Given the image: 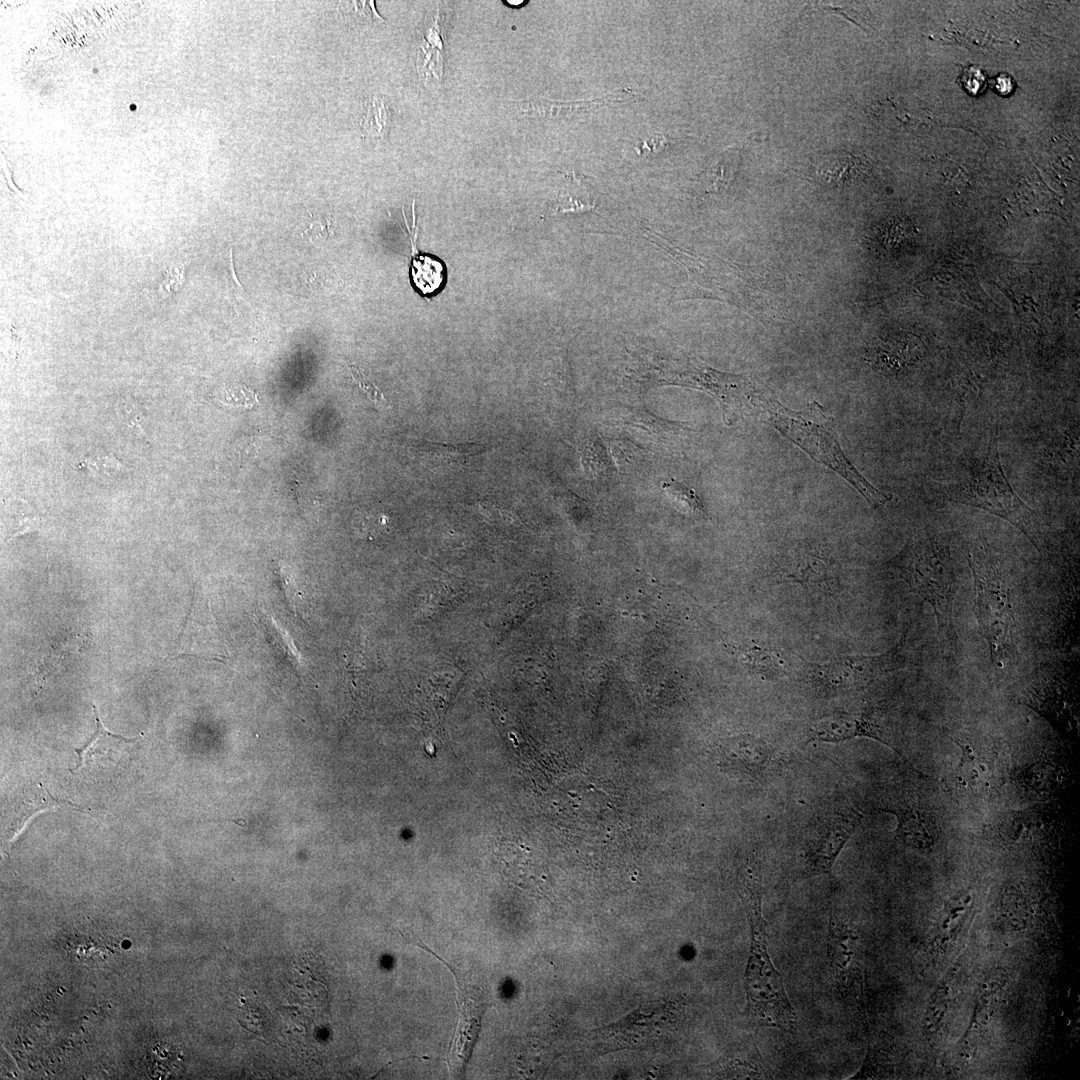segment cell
<instances>
[{
	"label": "cell",
	"instance_id": "6da1fadb",
	"mask_svg": "<svg viewBox=\"0 0 1080 1080\" xmlns=\"http://www.w3.org/2000/svg\"><path fill=\"white\" fill-rule=\"evenodd\" d=\"M742 896L747 907L751 927V945L745 971V989L748 1009L760 1024L780 1028H793L796 1014L775 969L768 950L766 923L762 914V885L759 861L752 854L742 870Z\"/></svg>",
	"mask_w": 1080,
	"mask_h": 1080
},
{
	"label": "cell",
	"instance_id": "7a4b0ae2",
	"mask_svg": "<svg viewBox=\"0 0 1080 1080\" xmlns=\"http://www.w3.org/2000/svg\"><path fill=\"white\" fill-rule=\"evenodd\" d=\"M772 425L810 457L826 465L850 483L873 507L886 504L891 496L874 487L846 458L833 421L823 407L812 402L801 411L785 408L772 396L765 408Z\"/></svg>",
	"mask_w": 1080,
	"mask_h": 1080
},
{
	"label": "cell",
	"instance_id": "3957f363",
	"mask_svg": "<svg viewBox=\"0 0 1080 1080\" xmlns=\"http://www.w3.org/2000/svg\"><path fill=\"white\" fill-rule=\"evenodd\" d=\"M889 567L933 608L939 631L955 641L956 576L948 547L928 533L909 540Z\"/></svg>",
	"mask_w": 1080,
	"mask_h": 1080
},
{
	"label": "cell",
	"instance_id": "277c9868",
	"mask_svg": "<svg viewBox=\"0 0 1080 1080\" xmlns=\"http://www.w3.org/2000/svg\"><path fill=\"white\" fill-rule=\"evenodd\" d=\"M974 580V613L994 666L1003 667L1018 642L1016 609L1008 574L981 548L968 554Z\"/></svg>",
	"mask_w": 1080,
	"mask_h": 1080
},
{
	"label": "cell",
	"instance_id": "5b68a950",
	"mask_svg": "<svg viewBox=\"0 0 1080 1080\" xmlns=\"http://www.w3.org/2000/svg\"><path fill=\"white\" fill-rule=\"evenodd\" d=\"M949 500L973 506L1018 528L1041 553L1045 548L1041 520L1014 491L1005 476L994 436L971 474L949 491Z\"/></svg>",
	"mask_w": 1080,
	"mask_h": 1080
},
{
	"label": "cell",
	"instance_id": "8992f818",
	"mask_svg": "<svg viewBox=\"0 0 1080 1080\" xmlns=\"http://www.w3.org/2000/svg\"><path fill=\"white\" fill-rule=\"evenodd\" d=\"M1075 662L1055 661L1036 668L1020 691L1019 703L1031 708L1062 734L1079 731L1078 671Z\"/></svg>",
	"mask_w": 1080,
	"mask_h": 1080
},
{
	"label": "cell",
	"instance_id": "52a82bcc",
	"mask_svg": "<svg viewBox=\"0 0 1080 1080\" xmlns=\"http://www.w3.org/2000/svg\"><path fill=\"white\" fill-rule=\"evenodd\" d=\"M904 640L905 635L892 649L881 654L846 655L813 665L809 671L810 682L831 694L860 691L881 676L903 666Z\"/></svg>",
	"mask_w": 1080,
	"mask_h": 1080
},
{
	"label": "cell",
	"instance_id": "ba28073f",
	"mask_svg": "<svg viewBox=\"0 0 1080 1080\" xmlns=\"http://www.w3.org/2000/svg\"><path fill=\"white\" fill-rule=\"evenodd\" d=\"M93 710L95 731L84 744L75 748L78 763L70 772H80L91 779L108 778L117 775L125 767L140 737L126 738L107 731L100 721L95 705Z\"/></svg>",
	"mask_w": 1080,
	"mask_h": 1080
},
{
	"label": "cell",
	"instance_id": "9c48e42d",
	"mask_svg": "<svg viewBox=\"0 0 1080 1080\" xmlns=\"http://www.w3.org/2000/svg\"><path fill=\"white\" fill-rule=\"evenodd\" d=\"M446 965L453 971L458 985L459 1021L449 1055L451 1072L458 1077L463 1075L476 1044L486 1003L478 987L468 983L450 964Z\"/></svg>",
	"mask_w": 1080,
	"mask_h": 1080
},
{
	"label": "cell",
	"instance_id": "30bf717a",
	"mask_svg": "<svg viewBox=\"0 0 1080 1080\" xmlns=\"http://www.w3.org/2000/svg\"><path fill=\"white\" fill-rule=\"evenodd\" d=\"M870 738L891 748L909 766V760L892 743L884 726L866 712H841L819 718L809 729V741L839 743L854 738Z\"/></svg>",
	"mask_w": 1080,
	"mask_h": 1080
},
{
	"label": "cell",
	"instance_id": "8fae6325",
	"mask_svg": "<svg viewBox=\"0 0 1080 1080\" xmlns=\"http://www.w3.org/2000/svg\"><path fill=\"white\" fill-rule=\"evenodd\" d=\"M960 755L952 773L954 788L967 797L981 798L993 787L995 758L985 744L968 736L953 738Z\"/></svg>",
	"mask_w": 1080,
	"mask_h": 1080
},
{
	"label": "cell",
	"instance_id": "7c38bea8",
	"mask_svg": "<svg viewBox=\"0 0 1080 1080\" xmlns=\"http://www.w3.org/2000/svg\"><path fill=\"white\" fill-rule=\"evenodd\" d=\"M879 810L896 818L894 836L908 848L928 853L939 843L942 826L931 809L916 803L901 802L880 807Z\"/></svg>",
	"mask_w": 1080,
	"mask_h": 1080
},
{
	"label": "cell",
	"instance_id": "4fadbf2b",
	"mask_svg": "<svg viewBox=\"0 0 1080 1080\" xmlns=\"http://www.w3.org/2000/svg\"><path fill=\"white\" fill-rule=\"evenodd\" d=\"M864 816L855 809L836 813L821 826L807 853L810 871L830 873L836 858L861 824Z\"/></svg>",
	"mask_w": 1080,
	"mask_h": 1080
},
{
	"label": "cell",
	"instance_id": "5bb4252c",
	"mask_svg": "<svg viewBox=\"0 0 1080 1080\" xmlns=\"http://www.w3.org/2000/svg\"><path fill=\"white\" fill-rule=\"evenodd\" d=\"M778 582L797 583L810 590L832 592L837 583L833 562L808 549L784 556L776 565Z\"/></svg>",
	"mask_w": 1080,
	"mask_h": 1080
},
{
	"label": "cell",
	"instance_id": "9a60e30c",
	"mask_svg": "<svg viewBox=\"0 0 1080 1080\" xmlns=\"http://www.w3.org/2000/svg\"><path fill=\"white\" fill-rule=\"evenodd\" d=\"M404 215V214H403ZM413 224L410 228L405 218V224L411 242V258L409 263V279L414 290L425 298L435 296L446 283V267L438 257L420 252L417 248L418 224L415 214V201L412 204Z\"/></svg>",
	"mask_w": 1080,
	"mask_h": 1080
},
{
	"label": "cell",
	"instance_id": "2e32d148",
	"mask_svg": "<svg viewBox=\"0 0 1080 1080\" xmlns=\"http://www.w3.org/2000/svg\"><path fill=\"white\" fill-rule=\"evenodd\" d=\"M638 94L631 88L617 89L602 97L578 101H555L546 98L528 99L518 103L520 110L531 117L562 118L585 112L593 107L635 101Z\"/></svg>",
	"mask_w": 1080,
	"mask_h": 1080
},
{
	"label": "cell",
	"instance_id": "e0dca14e",
	"mask_svg": "<svg viewBox=\"0 0 1080 1080\" xmlns=\"http://www.w3.org/2000/svg\"><path fill=\"white\" fill-rule=\"evenodd\" d=\"M726 750L732 764L752 778L762 775L775 753L770 742L753 734L732 738L726 744Z\"/></svg>",
	"mask_w": 1080,
	"mask_h": 1080
},
{
	"label": "cell",
	"instance_id": "ac0fdd59",
	"mask_svg": "<svg viewBox=\"0 0 1080 1080\" xmlns=\"http://www.w3.org/2000/svg\"><path fill=\"white\" fill-rule=\"evenodd\" d=\"M1078 579L1071 573L1065 583L1060 601L1057 605L1055 617L1054 639L1055 644L1061 650L1067 651L1074 646L1078 639L1077 632V605H1078Z\"/></svg>",
	"mask_w": 1080,
	"mask_h": 1080
},
{
	"label": "cell",
	"instance_id": "d6986e66",
	"mask_svg": "<svg viewBox=\"0 0 1080 1080\" xmlns=\"http://www.w3.org/2000/svg\"><path fill=\"white\" fill-rule=\"evenodd\" d=\"M864 170V163L859 158L845 152L825 154L812 163L813 176L825 185L849 183Z\"/></svg>",
	"mask_w": 1080,
	"mask_h": 1080
},
{
	"label": "cell",
	"instance_id": "ffe728a7",
	"mask_svg": "<svg viewBox=\"0 0 1080 1080\" xmlns=\"http://www.w3.org/2000/svg\"><path fill=\"white\" fill-rule=\"evenodd\" d=\"M738 661L764 679H777L786 673L784 660L775 651L756 644L737 646Z\"/></svg>",
	"mask_w": 1080,
	"mask_h": 1080
},
{
	"label": "cell",
	"instance_id": "44dd1931",
	"mask_svg": "<svg viewBox=\"0 0 1080 1080\" xmlns=\"http://www.w3.org/2000/svg\"><path fill=\"white\" fill-rule=\"evenodd\" d=\"M740 163L739 150L729 148L721 152L701 177V184L706 193L725 191L734 181Z\"/></svg>",
	"mask_w": 1080,
	"mask_h": 1080
},
{
	"label": "cell",
	"instance_id": "7402d4cb",
	"mask_svg": "<svg viewBox=\"0 0 1080 1080\" xmlns=\"http://www.w3.org/2000/svg\"><path fill=\"white\" fill-rule=\"evenodd\" d=\"M67 806L77 808V806L72 803L56 799L45 788L41 787L40 791L37 794H32V798H30V795L28 794V796L23 800V802L15 808L14 812L16 814L11 820V823L9 825L11 827L8 833H13L12 836H16L17 833L21 830V828L25 825L26 821L37 811L46 808H59Z\"/></svg>",
	"mask_w": 1080,
	"mask_h": 1080
},
{
	"label": "cell",
	"instance_id": "603a6c76",
	"mask_svg": "<svg viewBox=\"0 0 1080 1080\" xmlns=\"http://www.w3.org/2000/svg\"><path fill=\"white\" fill-rule=\"evenodd\" d=\"M661 489L665 492L672 505L680 512L690 516H704L703 504L690 487L674 479L664 480Z\"/></svg>",
	"mask_w": 1080,
	"mask_h": 1080
},
{
	"label": "cell",
	"instance_id": "cb8c5ba5",
	"mask_svg": "<svg viewBox=\"0 0 1080 1080\" xmlns=\"http://www.w3.org/2000/svg\"><path fill=\"white\" fill-rule=\"evenodd\" d=\"M391 115L388 105L381 97L368 99L366 112L361 120L364 131L375 138L384 137L390 127Z\"/></svg>",
	"mask_w": 1080,
	"mask_h": 1080
},
{
	"label": "cell",
	"instance_id": "d4e9b609",
	"mask_svg": "<svg viewBox=\"0 0 1080 1080\" xmlns=\"http://www.w3.org/2000/svg\"><path fill=\"white\" fill-rule=\"evenodd\" d=\"M424 453L429 454L428 457L434 459H441L442 462L447 461L451 464H463L467 459L473 455L480 453L482 446L478 445H443L434 443H422L420 446H416Z\"/></svg>",
	"mask_w": 1080,
	"mask_h": 1080
},
{
	"label": "cell",
	"instance_id": "484cf974",
	"mask_svg": "<svg viewBox=\"0 0 1080 1080\" xmlns=\"http://www.w3.org/2000/svg\"><path fill=\"white\" fill-rule=\"evenodd\" d=\"M595 202L591 191L580 180H571L561 194L558 212L586 211L594 208Z\"/></svg>",
	"mask_w": 1080,
	"mask_h": 1080
},
{
	"label": "cell",
	"instance_id": "4316f807",
	"mask_svg": "<svg viewBox=\"0 0 1080 1080\" xmlns=\"http://www.w3.org/2000/svg\"><path fill=\"white\" fill-rule=\"evenodd\" d=\"M417 70L425 83L440 81L442 77V57L438 50L421 45L417 55Z\"/></svg>",
	"mask_w": 1080,
	"mask_h": 1080
},
{
	"label": "cell",
	"instance_id": "83f0119b",
	"mask_svg": "<svg viewBox=\"0 0 1080 1080\" xmlns=\"http://www.w3.org/2000/svg\"><path fill=\"white\" fill-rule=\"evenodd\" d=\"M78 467L85 468L93 476L107 477L130 470L112 453L102 456L87 457L78 465Z\"/></svg>",
	"mask_w": 1080,
	"mask_h": 1080
},
{
	"label": "cell",
	"instance_id": "f1b7e54d",
	"mask_svg": "<svg viewBox=\"0 0 1080 1080\" xmlns=\"http://www.w3.org/2000/svg\"><path fill=\"white\" fill-rule=\"evenodd\" d=\"M347 367L355 383L378 409L387 410L390 408L381 390L358 367L355 365H348Z\"/></svg>",
	"mask_w": 1080,
	"mask_h": 1080
},
{
	"label": "cell",
	"instance_id": "f546056e",
	"mask_svg": "<svg viewBox=\"0 0 1080 1080\" xmlns=\"http://www.w3.org/2000/svg\"><path fill=\"white\" fill-rule=\"evenodd\" d=\"M117 414L121 421L131 428L139 436L146 437L142 428V412L138 405L131 399L121 398L117 403Z\"/></svg>",
	"mask_w": 1080,
	"mask_h": 1080
},
{
	"label": "cell",
	"instance_id": "4dcf8cb0",
	"mask_svg": "<svg viewBox=\"0 0 1080 1080\" xmlns=\"http://www.w3.org/2000/svg\"><path fill=\"white\" fill-rule=\"evenodd\" d=\"M343 4H345V14L352 22L368 23L369 21L374 20V17L383 20L374 8V1H353L344 2Z\"/></svg>",
	"mask_w": 1080,
	"mask_h": 1080
},
{
	"label": "cell",
	"instance_id": "1f68e13d",
	"mask_svg": "<svg viewBox=\"0 0 1080 1080\" xmlns=\"http://www.w3.org/2000/svg\"><path fill=\"white\" fill-rule=\"evenodd\" d=\"M962 87L972 95L980 94L987 85V75L979 66H969L963 69L960 76Z\"/></svg>",
	"mask_w": 1080,
	"mask_h": 1080
},
{
	"label": "cell",
	"instance_id": "d6a6232c",
	"mask_svg": "<svg viewBox=\"0 0 1080 1080\" xmlns=\"http://www.w3.org/2000/svg\"><path fill=\"white\" fill-rule=\"evenodd\" d=\"M227 404H234L243 407H252L257 402L255 393L247 388L242 389H230L226 392Z\"/></svg>",
	"mask_w": 1080,
	"mask_h": 1080
},
{
	"label": "cell",
	"instance_id": "836d02e7",
	"mask_svg": "<svg viewBox=\"0 0 1080 1080\" xmlns=\"http://www.w3.org/2000/svg\"><path fill=\"white\" fill-rule=\"evenodd\" d=\"M670 141L671 139L666 135H657L649 140L638 142L636 150L640 155L657 154L662 151Z\"/></svg>",
	"mask_w": 1080,
	"mask_h": 1080
},
{
	"label": "cell",
	"instance_id": "e575fe53",
	"mask_svg": "<svg viewBox=\"0 0 1080 1080\" xmlns=\"http://www.w3.org/2000/svg\"><path fill=\"white\" fill-rule=\"evenodd\" d=\"M292 490L303 509L317 506L319 503L318 497L311 492V489L304 487L298 481L293 482Z\"/></svg>",
	"mask_w": 1080,
	"mask_h": 1080
},
{
	"label": "cell",
	"instance_id": "d590c367",
	"mask_svg": "<svg viewBox=\"0 0 1080 1080\" xmlns=\"http://www.w3.org/2000/svg\"><path fill=\"white\" fill-rule=\"evenodd\" d=\"M441 36V27L438 13L437 16L434 18L433 23L427 29L425 37L431 47H437L439 49H442L443 44Z\"/></svg>",
	"mask_w": 1080,
	"mask_h": 1080
},
{
	"label": "cell",
	"instance_id": "8d00e7d4",
	"mask_svg": "<svg viewBox=\"0 0 1080 1080\" xmlns=\"http://www.w3.org/2000/svg\"><path fill=\"white\" fill-rule=\"evenodd\" d=\"M995 89L1001 95H1008L1014 89V80L1007 74H1001L996 78Z\"/></svg>",
	"mask_w": 1080,
	"mask_h": 1080
}]
</instances>
